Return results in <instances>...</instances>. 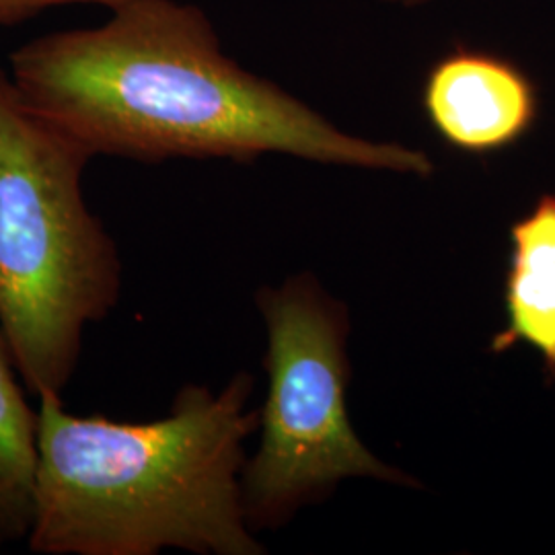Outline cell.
<instances>
[{"label": "cell", "instance_id": "cell-3", "mask_svg": "<svg viewBox=\"0 0 555 555\" xmlns=\"http://www.w3.org/2000/svg\"><path fill=\"white\" fill-rule=\"evenodd\" d=\"M91 159L0 70V327L36 397L64 393L87 327L118 302V245L82 192Z\"/></svg>", "mask_w": 555, "mask_h": 555}, {"label": "cell", "instance_id": "cell-6", "mask_svg": "<svg viewBox=\"0 0 555 555\" xmlns=\"http://www.w3.org/2000/svg\"><path fill=\"white\" fill-rule=\"evenodd\" d=\"M513 258L506 276L508 325L492 350L525 341L541 352L555 373V196H543L513 231Z\"/></svg>", "mask_w": 555, "mask_h": 555}, {"label": "cell", "instance_id": "cell-9", "mask_svg": "<svg viewBox=\"0 0 555 555\" xmlns=\"http://www.w3.org/2000/svg\"><path fill=\"white\" fill-rule=\"evenodd\" d=\"M385 2H396V4H403V7H417V4L428 2V0H385Z\"/></svg>", "mask_w": 555, "mask_h": 555}, {"label": "cell", "instance_id": "cell-1", "mask_svg": "<svg viewBox=\"0 0 555 555\" xmlns=\"http://www.w3.org/2000/svg\"><path fill=\"white\" fill-rule=\"evenodd\" d=\"M9 75L41 118L93 157L247 160L259 155L430 176L417 149L358 139L229 59L206 15L128 0L112 17L29 41Z\"/></svg>", "mask_w": 555, "mask_h": 555}, {"label": "cell", "instance_id": "cell-5", "mask_svg": "<svg viewBox=\"0 0 555 555\" xmlns=\"http://www.w3.org/2000/svg\"><path fill=\"white\" fill-rule=\"evenodd\" d=\"M424 109L438 134L465 153H494L525 137L537 116L533 82L515 64L456 50L424 85Z\"/></svg>", "mask_w": 555, "mask_h": 555}, {"label": "cell", "instance_id": "cell-8", "mask_svg": "<svg viewBox=\"0 0 555 555\" xmlns=\"http://www.w3.org/2000/svg\"><path fill=\"white\" fill-rule=\"evenodd\" d=\"M128 0H0V25L27 20L43 9L52 7H66V4H98L105 9H118Z\"/></svg>", "mask_w": 555, "mask_h": 555}, {"label": "cell", "instance_id": "cell-2", "mask_svg": "<svg viewBox=\"0 0 555 555\" xmlns=\"http://www.w3.org/2000/svg\"><path fill=\"white\" fill-rule=\"evenodd\" d=\"M254 378L220 393L190 385L169 416H79L38 397V472L27 547L41 555H258L243 504Z\"/></svg>", "mask_w": 555, "mask_h": 555}, {"label": "cell", "instance_id": "cell-4", "mask_svg": "<svg viewBox=\"0 0 555 555\" xmlns=\"http://www.w3.org/2000/svg\"><path fill=\"white\" fill-rule=\"evenodd\" d=\"M258 302L268 325L270 391L258 453L241 474L247 520L274 522L344 477L405 479L371 455L350 426L346 323L332 302L302 282L261 291Z\"/></svg>", "mask_w": 555, "mask_h": 555}, {"label": "cell", "instance_id": "cell-7", "mask_svg": "<svg viewBox=\"0 0 555 555\" xmlns=\"http://www.w3.org/2000/svg\"><path fill=\"white\" fill-rule=\"evenodd\" d=\"M11 344L0 327V545L27 539L38 472V410L27 403Z\"/></svg>", "mask_w": 555, "mask_h": 555}]
</instances>
